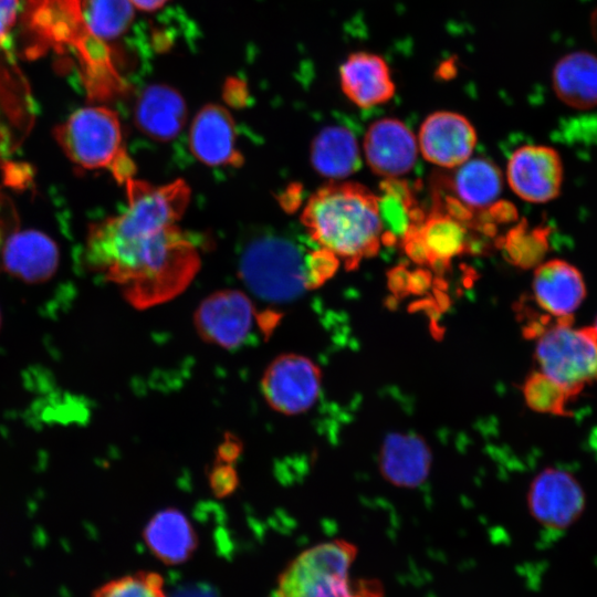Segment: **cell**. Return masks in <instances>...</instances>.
I'll return each instance as SVG.
<instances>
[{"mask_svg": "<svg viewBox=\"0 0 597 597\" xmlns=\"http://www.w3.org/2000/svg\"><path fill=\"white\" fill-rule=\"evenodd\" d=\"M60 253L55 242L36 230L10 234L4 241L0 261L11 275L27 283H43L55 273Z\"/></svg>", "mask_w": 597, "mask_h": 597, "instance_id": "17", "label": "cell"}, {"mask_svg": "<svg viewBox=\"0 0 597 597\" xmlns=\"http://www.w3.org/2000/svg\"><path fill=\"white\" fill-rule=\"evenodd\" d=\"M547 230L535 229L530 233H525L521 229L515 235L516 249L514 254L515 260L523 266H530L537 263L547 250Z\"/></svg>", "mask_w": 597, "mask_h": 597, "instance_id": "28", "label": "cell"}, {"mask_svg": "<svg viewBox=\"0 0 597 597\" xmlns=\"http://www.w3.org/2000/svg\"><path fill=\"white\" fill-rule=\"evenodd\" d=\"M92 597H168L163 577L155 572H137L98 587Z\"/></svg>", "mask_w": 597, "mask_h": 597, "instance_id": "27", "label": "cell"}, {"mask_svg": "<svg viewBox=\"0 0 597 597\" xmlns=\"http://www.w3.org/2000/svg\"><path fill=\"white\" fill-rule=\"evenodd\" d=\"M209 485L218 498L233 493L239 485V476L232 464L216 462L209 473Z\"/></svg>", "mask_w": 597, "mask_h": 597, "instance_id": "29", "label": "cell"}, {"mask_svg": "<svg viewBox=\"0 0 597 597\" xmlns=\"http://www.w3.org/2000/svg\"><path fill=\"white\" fill-rule=\"evenodd\" d=\"M242 451V444L237 437L228 434L219 444L216 462L232 464Z\"/></svg>", "mask_w": 597, "mask_h": 597, "instance_id": "32", "label": "cell"}, {"mask_svg": "<svg viewBox=\"0 0 597 597\" xmlns=\"http://www.w3.org/2000/svg\"><path fill=\"white\" fill-rule=\"evenodd\" d=\"M255 316L254 305L245 293L222 290L202 300L195 312L193 323L203 342L233 349L245 341Z\"/></svg>", "mask_w": 597, "mask_h": 597, "instance_id": "9", "label": "cell"}, {"mask_svg": "<svg viewBox=\"0 0 597 597\" xmlns=\"http://www.w3.org/2000/svg\"><path fill=\"white\" fill-rule=\"evenodd\" d=\"M223 97L231 105H242L248 97L245 82L238 77H229L223 85Z\"/></svg>", "mask_w": 597, "mask_h": 597, "instance_id": "31", "label": "cell"}, {"mask_svg": "<svg viewBox=\"0 0 597 597\" xmlns=\"http://www.w3.org/2000/svg\"><path fill=\"white\" fill-rule=\"evenodd\" d=\"M179 597H212V595L203 591H185Z\"/></svg>", "mask_w": 597, "mask_h": 597, "instance_id": "34", "label": "cell"}, {"mask_svg": "<svg viewBox=\"0 0 597 597\" xmlns=\"http://www.w3.org/2000/svg\"><path fill=\"white\" fill-rule=\"evenodd\" d=\"M65 156L84 169H107L118 184L134 177L135 164L126 151L117 114L103 106L83 107L54 128Z\"/></svg>", "mask_w": 597, "mask_h": 597, "instance_id": "5", "label": "cell"}, {"mask_svg": "<svg viewBox=\"0 0 597 597\" xmlns=\"http://www.w3.org/2000/svg\"><path fill=\"white\" fill-rule=\"evenodd\" d=\"M357 547L346 540H331L301 552L283 569L275 597H384L374 578H352Z\"/></svg>", "mask_w": 597, "mask_h": 597, "instance_id": "4", "label": "cell"}, {"mask_svg": "<svg viewBox=\"0 0 597 597\" xmlns=\"http://www.w3.org/2000/svg\"><path fill=\"white\" fill-rule=\"evenodd\" d=\"M20 4V0H0V42L14 25Z\"/></svg>", "mask_w": 597, "mask_h": 597, "instance_id": "30", "label": "cell"}, {"mask_svg": "<svg viewBox=\"0 0 597 597\" xmlns=\"http://www.w3.org/2000/svg\"><path fill=\"white\" fill-rule=\"evenodd\" d=\"M3 235H4L3 222H2V219L0 218V253H1L2 245L6 241L3 240Z\"/></svg>", "mask_w": 597, "mask_h": 597, "instance_id": "35", "label": "cell"}, {"mask_svg": "<svg viewBox=\"0 0 597 597\" xmlns=\"http://www.w3.org/2000/svg\"><path fill=\"white\" fill-rule=\"evenodd\" d=\"M301 220L312 240L348 270L379 251L384 232L379 198L357 182L320 188L306 202Z\"/></svg>", "mask_w": 597, "mask_h": 597, "instance_id": "3", "label": "cell"}, {"mask_svg": "<svg viewBox=\"0 0 597 597\" xmlns=\"http://www.w3.org/2000/svg\"><path fill=\"white\" fill-rule=\"evenodd\" d=\"M552 82L566 105L576 109L597 106V56L585 51L564 55L553 69Z\"/></svg>", "mask_w": 597, "mask_h": 597, "instance_id": "21", "label": "cell"}, {"mask_svg": "<svg viewBox=\"0 0 597 597\" xmlns=\"http://www.w3.org/2000/svg\"><path fill=\"white\" fill-rule=\"evenodd\" d=\"M341 88L360 108H370L391 100L396 85L386 60L371 52L350 53L341 64Z\"/></svg>", "mask_w": 597, "mask_h": 597, "instance_id": "16", "label": "cell"}, {"mask_svg": "<svg viewBox=\"0 0 597 597\" xmlns=\"http://www.w3.org/2000/svg\"><path fill=\"white\" fill-rule=\"evenodd\" d=\"M0 326H1V313H0Z\"/></svg>", "mask_w": 597, "mask_h": 597, "instance_id": "37", "label": "cell"}, {"mask_svg": "<svg viewBox=\"0 0 597 597\" xmlns=\"http://www.w3.org/2000/svg\"><path fill=\"white\" fill-rule=\"evenodd\" d=\"M597 332V317H596V321H595V324L593 325Z\"/></svg>", "mask_w": 597, "mask_h": 597, "instance_id": "36", "label": "cell"}, {"mask_svg": "<svg viewBox=\"0 0 597 597\" xmlns=\"http://www.w3.org/2000/svg\"><path fill=\"white\" fill-rule=\"evenodd\" d=\"M417 140L425 159L439 167L457 168L471 158L476 132L465 116L438 111L425 118Z\"/></svg>", "mask_w": 597, "mask_h": 597, "instance_id": "12", "label": "cell"}, {"mask_svg": "<svg viewBox=\"0 0 597 597\" xmlns=\"http://www.w3.org/2000/svg\"><path fill=\"white\" fill-rule=\"evenodd\" d=\"M416 233L426 260L431 262L449 261L464 249V229L450 216L430 217Z\"/></svg>", "mask_w": 597, "mask_h": 597, "instance_id": "24", "label": "cell"}, {"mask_svg": "<svg viewBox=\"0 0 597 597\" xmlns=\"http://www.w3.org/2000/svg\"><path fill=\"white\" fill-rule=\"evenodd\" d=\"M187 106L182 95L166 84L147 86L138 96L134 121L138 129L156 142H170L182 130Z\"/></svg>", "mask_w": 597, "mask_h": 597, "instance_id": "19", "label": "cell"}, {"mask_svg": "<svg viewBox=\"0 0 597 597\" xmlns=\"http://www.w3.org/2000/svg\"><path fill=\"white\" fill-rule=\"evenodd\" d=\"M82 11L88 31L104 42L126 32L134 19L130 0H83Z\"/></svg>", "mask_w": 597, "mask_h": 597, "instance_id": "25", "label": "cell"}, {"mask_svg": "<svg viewBox=\"0 0 597 597\" xmlns=\"http://www.w3.org/2000/svg\"><path fill=\"white\" fill-rule=\"evenodd\" d=\"M239 273L247 286L266 301H289L310 290L307 255L277 235L250 241L241 254Z\"/></svg>", "mask_w": 597, "mask_h": 597, "instance_id": "6", "label": "cell"}, {"mask_svg": "<svg viewBox=\"0 0 597 597\" xmlns=\"http://www.w3.org/2000/svg\"><path fill=\"white\" fill-rule=\"evenodd\" d=\"M168 0H130L135 8L143 11H155L161 8Z\"/></svg>", "mask_w": 597, "mask_h": 597, "instance_id": "33", "label": "cell"}, {"mask_svg": "<svg viewBox=\"0 0 597 597\" xmlns=\"http://www.w3.org/2000/svg\"><path fill=\"white\" fill-rule=\"evenodd\" d=\"M235 140L233 118L220 105L203 106L191 123L190 149L198 160L208 166H240L243 157Z\"/></svg>", "mask_w": 597, "mask_h": 597, "instance_id": "15", "label": "cell"}, {"mask_svg": "<svg viewBox=\"0 0 597 597\" xmlns=\"http://www.w3.org/2000/svg\"><path fill=\"white\" fill-rule=\"evenodd\" d=\"M532 289L537 305L554 317L573 316L586 296L582 273L559 259L536 268Z\"/></svg>", "mask_w": 597, "mask_h": 597, "instance_id": "18", "label": "cell"}, {"mask_svg": "<svg viewBox=\"0 0 597 597\" xmlns=\"http://www.w3.org/2000/svg\"><path fill=\"white\" fill-rule=\"evenodd\" d=\"M432 451L416 432H388L378 457L380 475L396 488L415 489L425 483L432 465Z\"/></svg>", "mask_w": 597, "mask_h": 597, "instance_id": "14", "label": "cell"}, {"mask_svg": "<svg viewBox=\"0 0 597 597\" xmlns=\"http://www.w3.org/2000/svg\"><path fill=\"white\" fill-rule=\"evenodd\" d=\"M573 316L557 317L535 336L538 370L573 397L597 381V332L573 328Z\"/></svg>", "mask_w": 597, "mask_h": 597, "instance_id": "7", "label": "cell"}, {"mask_svg": "<svg viewBox=\"0 0 597 597\" xmlns=\"http://www.w3.org/2000/svg\"><path fill=\"white\" fill-rule=\"evenodd\" d=\"M364 156L370 170L388 179L409 172L418 157L417 137L401 121H375L364 136Z\"/></svg>", "mask_w": 597, "mask_h": 597, "instance_id": "13", "label": "cell"}, {"mask_svg": "<svg viewBox=\"0 0 597 597\" xmlns=\"http://www.w3.org/2000/svg\"><path fill=\"white\" fill-rule=\"evenodd\" d=\"M125 186L127 207L91 224L85 260L133 307L146 310L182 293L200 268L195 243L178 226L191 191L182 179L155 186L133 177Z\"/></svg>", "mask_w": 597, "mask_h": 597, "instance_id": "1", "label": "cell"}, {"mask_svg": "<svg viewBox=\"0 0 597 597\" xmlns=\"http://www.w3.org/2000/svg\"><path fill=\"white\" fill-rule=\"evenodd\" d=\"M527 504L538 523L552 530H565L583 514L585 494L570 473L547 468L531 482Z\"/></svg>", "mask_w": 597, "mask_h": 597, "instance_id": "10", "label": "cell"}, {"mask_svg": "<svg viewBox=\"0 0 597 597\" xmlns=\"http://www.w3.org/2000/svg\"><path fill=\"white\" fill-rule=\"evenodd\" d=\"M143 540L149 552L166 565L187 562L198 546L193 525L175 507L155 513L143 530Z\"/></svg>", "mask_w": 597, "mask_h": 597, "instance_id": "20", "label": "cell"}, {"mask_svg": "<svg viewBox=\"0 0 597 597\" xmlns=\"http://www.w3.org/2000/svg\"><path fill=\"white\" fill-rule=\"evenodd\" d=\"M311 164L323 177L342 179L360 167V150L353 132L347 127L331 125L314 137L311 145Z\"/></svg>", "mask_w": 597, "mask_h": 597, "instance_id": "22", "label": "cell"}, {"mask_svg": "<svg viewBox=\"0 0 597 597\" xmlns=\"http://www.w3.org/2000/svg\"><path fill=\"white\" fill-rule=\"evenodd\" d=\"M82 1L22 0L24 52L29 57H38L49 50L60 54L74 52L88 96L97 101L109 100L125 91V83L105 42L88 31Z\"/></svg>", "mask_w": 597, "mask_h": 597, "instance_id": "2", "label": "cell"}, {"mask_svg": "<svg viewBox=\"0 0 597 597\" xmlns=\"http://www.w3.org/2000/svg\"><path fill=\"white\" fill-rule=\"evenodd\" d=\"M506 179L521 199L533 203L547 202L556 198L562 188L561 157L552 147L524 145L511 155Z\"/></svg>", "mask_w": 597, "mask_h": 597, "instance_id": "11", "label": "cell"}, {"mask_svg": "<svg viewBox=\"0 0 597 597\" xmlns=\"http://www.w3.org/2000/svg\"><path fill=\"white\" fill-rule=\"evenodd\" d=\"M453 190L458 199L470 208L481 209L494 203L503 188L502 172L490 159L469 158L457 167Z\"/></svg>", "mask_w": 597, "mask_h": 597, "instance_id": "23", "label": "cell"}, {"mask_svg": "<svg viewBox=\"0 0 597 597\" xmlns=\"http://www.w3.org/2000/svg\"><path fill=\"white\" fill-rule=\"evenodd\" d=\"M323 374L310 357L286 353L276 356L261 377V392L268 406L285 416L307 411L320 397Z\"/></svg>", "mask_w": 597, "mask_h": 597, "instance_id": "8", "label": "cell"}, {"mask_svg": "<svg viewBox=\"0 0 597 597\" xmlns=\"http://www.w3.org/2000/svg\"><path fill=\"white\" fill-rule=\"evenodd\" d=\"M523 396L532 410L555 416H566V407L574 398L563 386L540 370L526 378Z\"/></svg>", "mask_w": 597, "mask_h": 597, "instance_id": "26", "label": "cell"}]
</instances>
